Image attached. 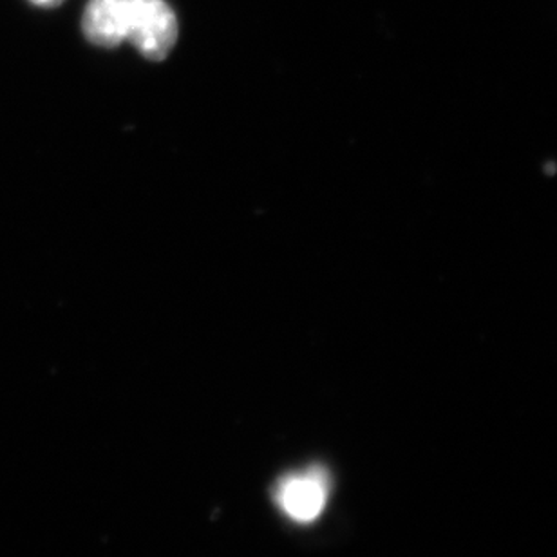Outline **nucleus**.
Wrapping results in <instances>:
<instances>
[{"label":"nucleus","instance_id":"f257e3e1","mask_svg":"<svg viewBox=\"0 0 557 557\" xmlns=\"http://www.w3.org/2000/svg\"><path fill=\"white\" fill-rule=\"evenodd\" d=\"M82 27L97 46L129 40L149 60L165 59L177 38L176 15L165 0H91Z\"/></svg>","mask_w":557,"mask_h":557},{"label":"nucleus","instance_id":"f03ea898","mask_svg":"<svg viewBox=\"0 0 557 557\" xmlns=\"http://www.w3.org/2000/svg\"><path fill=\"white\" fill-rule=\"evenodd\" d=\"M330 496V476L324 469L311 467L278 480L275 502L284 515L299 523H310L321 516Z\"/></svg>","mask_w":557,"mask_h":557},{"label":"nucleus","instance_id":"7ed1b4c3","mask_svg":"<svg viewBox=\"0 0 557 557\" xmlns=\"http://www.w3.org/2000/svg\"><path fill=\"white\" fill-rule=\"evenodd\" d=\"M33 4L42 5V8H54V5H60L64 0H29Z\"/></svg>","mask_w":557,"mask_h":557}]
</instances>
